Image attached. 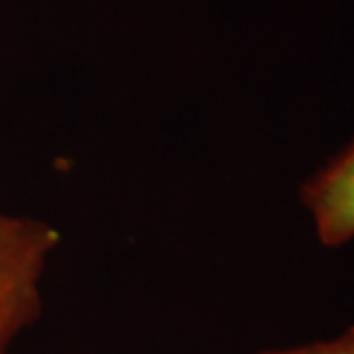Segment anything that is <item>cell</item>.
<instances>
[{
	"mask_svg": "<svg viewBox=\"0 0 354 354\" xmlns=\"http://www.w3.org/2000/svg\"><path fill=\"white\" fill-rule=\"evenodd\" d=\"M59 244L62 230L48 221L0 213V354L41 317V283Z\"/></svg>",
	"mask_w": 354,
	"mask_h": 354,
	"instance_id": "1",
	"label": "cell"
},
{
	"mask_svg": "<svg viewBox=\"0 0 354 354\" xmlns=\"http://www.w3.org/2000/svg\"><path fill=\"white\" fill-rule=\"evenodd\" d=\"M317 241L341 248L354 241V138L299 187Z\"/></svg>",
	"mask_w": 354,
	"mask_h": 354,
	"instance_id": "2",
	"label": "cell"
},
{
	"mask_svg": "<svg viewBox=\"0 0 354 354\" xmlns=\"http://www.w3.org/2000/svg\"><path fill=\"white\" fill-rule=\"evenodd\" d=\"M256 354H354V325L333 339L304 342L293 346H270Z\"/></svg>",
	"mask_w": 354,
	"mask_h": 354,
	"instance_id": "3",
	"label": "cell"
}]
</instances>
